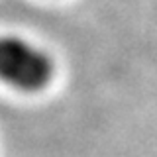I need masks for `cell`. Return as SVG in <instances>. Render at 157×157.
I'll return each instance as SVG.
<instances>
[{
	"label": "cell",
	"instance_id": "cell-1",
	"mask_svg": "<svg viewBox=\"0 0 157 157\" xmlns=\"http://www.w3.org/2000/svg\"><path fill=\"white\" fill-rule=\"evenodd\" d=\"M55 63L36 43L18 36H0V81L18 90H41L53 78Z\"/></svg>",
	"mask_w": 157,
	"mask_h": 157
}]
</instances>
